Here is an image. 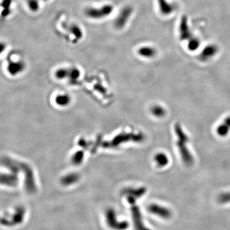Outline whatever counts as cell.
<instances>
[{"label": "cell", "instance_id": "cell-4", "mask_svg": "<svg viewBox=\"0 0 230 230\" xmlns=\"http://www.w3.org/2000/svg\"><path fill=\"white\" fill-rule=\"evenodd\" d=\"M105 216L107 226L113 230H125L129 226L127 221H118L117 220L116 212L112 208H108L106 210Z\"/></svg>", "mask_w": 230, "mask_h": 230}, {"label": "cell", "instance_id": "cell-7", "mask_svg": "<svg viewBox=\"0 0 230 230\" xmlns=\"http://www.w3.org/2000/svg\"><path fill=\"white\" fill-rule=\"evenodd\" d=\"M148 211L157 216L166 219H170L172 216V212L170 209L155 203L149 206Z\"/></svg>", "mask_w": 230, "mask_h": 230}, {"label": "cell", "instance_id": "cell-14", "mask_svg": "<svg viewBox=\"0 0 230 230\" xmlns=\"http://www.w3.org/2000/svg\"><path fill=\"white\" fill-rule=\"evenodd\" d=\"M40 0H26V3L28 8L31 12H37L40 9Z\"/></svg>", "mask_w": 230, "mask_h": 230}, {"label": "cell", "instance_id": "cell-9", "mask_svg": "<svg viewBox=\"0 0 230 230\" xmlns=\"http://www.w3.org/2000/svg\"><path fill=\"white\" fill-rule=\"evenodd\" d=\"M230 131V116L227 117L216 130L217 134L221 137L226 136Z\"/></svg>", "mask_w": 230, "mask_h": 230}, {"label": "cell", "instance_id": "cell-11", "mask_svg": "<svg viewBox=\"0 0 230 230\" xmlns=\"http://www.w3.org/2000/svg\"><path fill=\"white\" fill-rule=\"evenodd\" d=\"M154 160L157 166L159 168L166 166L170 162L168 155L162 152H159L154 157Z\"/></svg>", "mask_w": 230, "mask_h": 230}, {"label": "cell", "instance_id": "cell-10", "mask_svg": "<svg viewBox=\"0 0 230 230\" xmlns=\"http://www.w3.org/2000/svg\"><path fill=\"white\" fill-rule=\"evenodd\" d=\"M217 50V48L213 45L208 46L203 49V52L200 56V58L202 61H206L208 59L212 58L213 56L216 55Z\"/></svg>", "mask_w": 230, "mask_h": 230}, {"label": "cell", "instance_id": "cell-13", "mask_svg": "<svg viewBox=\"0 0 230 230\" xmlns=\"http://www.w3.org/2000/svg\"><path fill=\"white\" fill-rule=\"evenodd\" d=\"M152 113L156 117L162 118L165 116L166 111L163 107L160 105H155L151 109Z\"/></svg>", "mask_w": 230, "mask_h": 230}, {"label": "cell", "instance_id": "cell-15", "mask_svg": "<svg viewBox=\"0 0 230 230\" xmlns=\"http://www.w3.org/2000/svg\"><path fill=\"white\" fill-rule=\"evenodd\" d=\"M217 201L221 204L230 203V192L220 194L217 197Z\"/></svg>", "mask_w": 230, "mask_h": 230}, {"label": "cell", "instance_id": "cell-8", "mask_svg": "<svg viewBox=\"0 0 230 230\" xmlns=\"http://www.w3.org/2000/svg\"><path fill=\"white\" fill-rule=\"evenodd\" d=\"M146 192V189L144 187L139 188H128L123 191V194L126 196H132L133 198L138 199L142 197Z\"/></svg>", "mask_w": 230, "mask_h": 230}, {"label": "cell", "instance_id": "cell-6", "mask_svg": "<svg viewBox=\"0 0 230 230\" xmlns=\"http://www.w3.org/2000/svg\"><path fill=\"white\" fill-rule=\"evenodd\" d=\"M25 214V209L23 206H18L12 215L11 220H7L2 217V224L7 226H12L23 222Z\"/></svg>", "mask_w": 230, "mask_h": 230}, {"label": "cell", "instance_id": "cell-3", "mask_svg": "<svg viewBox=\"0 0 230 230\" xmlns=\"http://www.w3.org/2000/svg\"><path fill=\"white\" fill-rule=\"evenodd\" d=\"M127 201L130 204V210L135 230H151L143 221V216L139 207L136 205V199L132 196H127Z\"/></svg>", "mask_w": 230, "mask_h": 230}, {"label": "cell", "instance_id": "cell-12", "mask_svg": "<svg viewBox=\"0 0 230 230\" xmlns=\"http://www.w3.org/2000/svg\"><path fill=\"white\" fill-rule=\"evenodd\" d=\"M138 53L142 57L151 58L154 57L156 54V51L155 49L151 47H142L138 50Z\"/></svg>", "mask_w": 230, "mask_h": 230}, {"label": "cell", "instance_id": "cell-5", "mask_svg": "<svg viewBox=\"0 0 230 230\" xmlns=\"http://www.w3.org/2000/svg\"><path fill=\"white\" fill-rule=\"evenodd\" d=\"M133 11V8L130 6H126L122 8L114 21V27L118 29L123 28L128 23Z\"/></svg>", "mask_w": 230, "mask_h": 230}, {"label": "cell", "instance_id": "cell-1", "mask_svg": "<svg viewBox=\"0 0 230 230\" xmlns=\"http://www.w3.org/2000/svg\"><path fill=\"white\" fill-rule=\"evenodd\" d=\"M175 131L177 137L176 145L180 157L185 165L191 166L194 163V158L187 146V143L189 141V137L183 130L181 124L179 123H176L175 125Z\"/></svg>", "mask_w": 230, "mask_h": 230}, {"label": "cell", "instance_id": "cell-16", "mask_svg": "<svg viewBox=\"0 0 230 230\" xmlns=\"http://www.w3.org/2000/svg\"><path fill=\"white\" fill-rule=\"evenodd\" d=\"M42 1H44V2H48V1H49V0H42Z\"/></svg>", "mask_w": 230, "mask_h": 230}, {"label": "cell", "instance_id": "cell-2", "mask_svg": "<svg viewBox=\"0 0 230 230\" xmlns=\"http://www.w3.org/2000/svg\"><path fill=\"white\" fill-rule=\"evenodd\" d=\"M114 7L111 4H104L101 7H88L84 10L86 18L92 20L105 19L113 12Z\"/></svg>", "mask_w": 230, "mask_h": 230}]
</instances>
